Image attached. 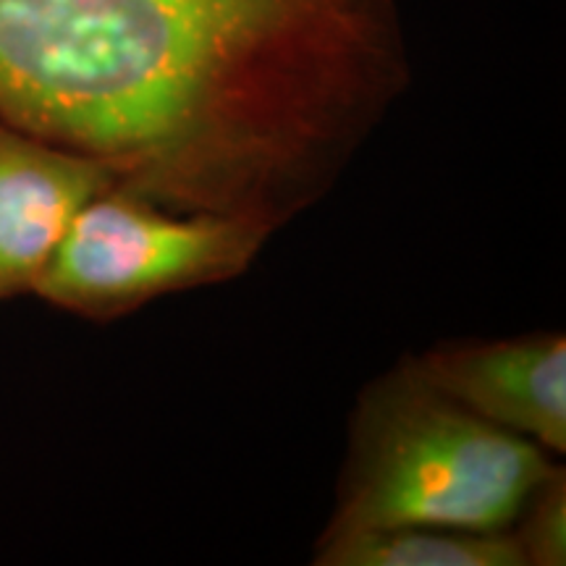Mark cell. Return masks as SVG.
<instances>
[{
    "instance_id": "obj_1",
    "label": "cell",
    "mask_w": 566,
    "mask_h": 566,
    "mask_svg": "<svg viewBox=\"0 0 566 566\" xmlns=\"http://www.w3.org/2000/svg\"><path fill=\"white\" fill-rule=\"evenodd\" d=\"M409 84L396 0H0V124L275 231Z\"/></svg>"
},
{
    "instance_id": "obj_2",
    "label": "cell",
    "mask_w": 566,
    "mask_h": 566,
    "mask_svg": "<svg viewBox=\"0 0 566 566\" xmlns=\"http://www.w3.org/2000/svg\"><path fill=\"white\" fill-rule=\"evenodd\" d=\"M551 472L546 449L467 412L405 363L359 399L325 535L391 527L504 533Z\"/></svg>"
},
{
    "instance_id": "obj_3",
    "label": "cell",
    "mask_w": 566,
    "mask_h": 566,
    "mask_svg": "<svg viewBox=\"0 0 566 566\" xmlns=\"http://www.w3.org/2000/svg\"><path fill=\"white\" fill-rule=\"evenodd\" d=\"M271 229L244 218L179 212L113 184L76 212L34 294L92 321L242 275Z\"/></svg>"
},
{
    "instance_id": "obj_4",
    "label": "cell",
    "mask_w": 566,
    "mask_h": 566,
    "mask_svg": "<svg viewBox=\"0 0 566 566\" xmlns=\"http://www.w3.org/2000/svg\"><path fill=\"white\" fill-rule=\"evenodd\" d=\"M430 388L548 454L566 451V338L525 334L459 342L407 359Z\"/></svg>"
},
{
    "instance_id": "obj_5",
    "label": "cell",
    "mask_w": 566,
    "mask_h": 566,
    "mask_svg": "<svg viewBox=\"0 0 566 566\" xmlns=\"http://www.w3.org/2000/svg\"><path fill=\"white\" fill-rule=\"evenodd\" d=\"M116 181L90 155L0 124V300L34 292L76 212Z\"/></svg>"
},
{
    "instance_id": "obj_6",
    "label": "cell",
    "mask_w": 566,
    "mask_h": 566,
    "mask_svg": "<svg viewBox=\"0 0 566 566\" xmlns=\"http://www.w3.org/2000/svg\"><path fill=\"white\" fill-rule=\"evenodd\" d=\"M321 566H525L512 530L478 533L457 527H391L323 535Z\"/></svg>"
},
{
    "instance_id": "obj_7",
    "label": "cell",
    "mask_w": 566,
    "mask_h": 566,
    "mask_svg": "<svg viewBox=\"0 0 566 566\" xmlns=\"http://www.w3.org/2000/svg\"><path fill=\"white\" fill-rule=\"evenodd\" d=\"M512 533L525 566H562L566 562V475L562 467L535 488Z\"/></svg>"
}]
</instances>
